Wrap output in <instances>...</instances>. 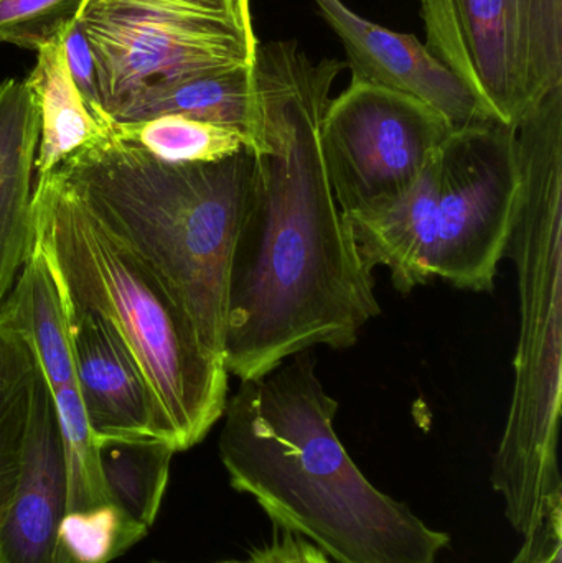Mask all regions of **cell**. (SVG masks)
<instances>
[{"instance_id": "cell-1", "label": "cell", "mask_w": 562, "mask_h": 563, "mask_svg": "<svg viewBox=\"0 0 562 563\" xmlns=\"http://www.w3.org/2000/svg\"><path fill=\"white\" fill-rule=\"evenodd\" d=\"M345 63L297 40L257 48L253 174L228 277L223 361L240 380L316 346L352 347L382 313L333 197L320 125Z\"/></svg>"}, {"instance_id": "cell-2", "label": "cell", "mask_w": 562, "mask_h": 563, "mask_svg": "<svg viewBox=\"0 0 562 563\" xmlns=\"http://www.w3.org/2000/svg\"><path fill=\"white\" fill-rule=\"evenodd\" d=\"M337 412L310 351L241 380L220 435L230 485L335 562L436 563L451 538L368 482L333 429Z\"/></svg>"}, {"instance_id": "cell-3", "label": "cell", "mask_w": 562, "mask_h": 563, "mask_svg": "<svg viewBox=\"0 0 562 563\" xmlns=\"http://www.w3.org/2000/svg\"><path fill=\"white\" fill-rule=\"evenodd\" d=\"M253 164L250 148L210 164H167L109 128L53 172L161 279L205 350L223 360L228 277Z\"/></svg>"}, {"instance_id": "cell-4", "label": "cell", "mask_w": 562, "mask_h": 563, "mask_svg": "<svg viewBox=\"0 0 562 563\" xmlns=\"http://www.w3.org/2000/svg\"><path fill=\"white\" fill-rule=\"evenodd\" d=\"M517 135L521 195L507 254L517 264L520 338L492 486L511 528L527 538L562 508V88L517 125Z\"/></svg>"}, {"instance_id": "cell-5", "label": "cell", "mask_w": 562, "mask_h": 563, "mask_svg": "<svg viewBox=\"0 0 562 563\" xmlns=\"http://www.w3.org/2000/svg\"><path fill=\"white\" fill-rule=\"evenodd\" d=\"M33 243L63 298L96 314L128 347L167 420L175 452L198 445L223 417L230 374L205 350L168 288L56 172L35 175Z\"/></svg>"}, {"instance_id": "cell-6", "label": "cell", "mask_w": 562, "mask_h": 563, "mask_svg": "<svg viewBox=\"0 0 562 563\" xmlns=\"http://www.w3.org/2000/svg\"><path fill=\"white\" fill-rule=\"evenodd\" d=\"M78 26L109 119L147 89L253 68L261 45L251 0H86Z\"/></svg>"}, {"instance_id": "cell-7", "label": "cell", "mask_w": 562, "mask_h": 563, "mask_svg": "<svg viewBox=\"0 0 562 563\" xmlns=\"http://www.w3.org/2000/svg\"><path fill=\"white\" fill-rule=\"evenodd\" d=\"M426 48L517 128L562 88V0H419Z\"/></svg>"}, {"instance_id": "cell-8", "label": "cell", "mask_w": 562, "mask_h": 563, "mask_svg": "<svg viewBox=\"0 0 562 563\" xmlns=\"http://www.w3.org/2000/svg\"><path fill=\"white\" fill-rule=\"evenodd\" d=\"M521 195L517 128L484 119L454 129L439 152L432 277L491 291L517 221Z\"/></svg>"}, {"instance_id": "cell-9", "label": "cell", "mask_w": 562, "mask_h": 563, "mask_svg": "<svg viewBox=\"0 0 562 563\" xmlns=\"http://www.w3.org/2000/svg\"><path fill=\"white\" fill-rule=\"evenodd\" d=\"M451 122L412 96L352 79L320 125L327 177L343 214L408 188L438 157Z\"/></svg>"}, {"instance_id": "cell-10", "label": "cell", "mask_w": 562, "mask_h": 563, "mask_svg": "<svg viewBox=\"0 0 562 563\" xmlns=\"http://www.w3.org/2000/svg\"><path fill=\"white\" fill-rule=\"evenodd\" d=\"M312 2L342 42L352 79L412 96L444 115L454 129L492 119L415 35L370 22L342 0Z\"/></svg>"}, {"instance_id": "cell-11", "label": "cell", "mask_w": 562, "mask_h": 563, "mask_svg": "<svg viewBox=\"0 0 562 563\" xmlns=\"http://www.w3.org/2000/svg\"><path fill=\"white\" fill-rule=\"evenodd\" d=\"M63 301L76 387L96 442L152 437L174 449L167 420L124 343L96 314Z\"/></svg>"}, {"instance_id": "cell-12", "label": "cell", "mask_w": 562, "mask_h": 563, "mask_svg": "<svg viewBox=\"0 0 562 563\" xmlns=\"http://www.w3.org/2000/svg\"><path fill=\"white\" fill-rule=\"evenodd\" d=\"M66 506L68 479L55 402L36 367L19 476L0 506V563H53Z\"/></svg>"}, {"instance_id": "cell-13", "label": "cell", "mask_w": 562, "mask_h": 563, "mask_svg": "<svg viewBox=\"0 0 562 563\" xmlns=\"http://www.w3.org/2000/svg\"><path fill=\"white\" fill-rule=\"evenodd\" d=\"M439 154L405 190L343 214L363 267H386L403 295L434 279Z\"/></svg>"}, {"instance_id": "cell-14", "label": "cell", "mask_w": 562, "mask_h": 563, "mask_svg": "<svg viewBox=\"0 0 562 563\" xmlns=\"http://www.w3.org/2000/svg\"><path fill=\"white\" fill-rule=\"evenodd\" d=\"M40 111L25 79L0 82V307L33 247Z\"/></svg>"}, {"instance_id": "cell-15", "label": "cell", "mask_w": 562, "mask_h": 563, "mask_svg": "<svg viewBox=\"0 0 562 563\" xmlns=\"http://www.w3.org/2000/svg\"><path fill=\"white\" fill-rule=\"evenodd\" d=\"M0 323L32 351L49 389L76 386L65 301L48 261L35 243L0 307Z\"/></svg>"}, {"instance_id": "cell-16", "label": "cell", "mask_w": 562, "mask_h": 563, "mask_svg": "<svg viewBox=\"0 0 562 563\" xmlns=\"http://www.w3.org/2000/svg\"><path fill=\"white\" fill-rule=\"evenodd\" d=\"M63 38L36 52V65L25 78L40 111L35 175L52 174L111 128V121L92 111L73 81Z\"/></svg>"}, {"instance_id": "cell-17", "label": "cell", "mask_w": 562, "mask_h": 563, "mask_svg": "<svg viewBox=\"0 0 562 563\" xmlns=\"http://www.w3.org/2000/svg\"><path fill=\"white\" fill-rule=\"evenodd\" d=\"M158 115H184L236 129L253 147L256 92L253 68H231L178 79L147 89L112 114V122H139Z\"/></svg>"}, {"instance_id": "cell-18", "label": "cell", "mask_w": 562, "mask_h": 563, "mask_svg": "<svg viewBox=\"0 0 562 563\" xmlns=\"http://www.w3.org/2000/svg\"><path fill=\"white\" fill-rule=\"evenodd\" d=\"M98 462L109 501L151 529L167 488L175 450L152 437L99 440Z\"/></svg>"}, {"instance_id": "cell-19", "label": "cell", "mask_w": 562, "mask_h": 563, "mask_svg": "<svg viewBox=\"0 0 562 563\" xmlns=\"http://www.w3.org/2000/svg\"><path fill=\"white\" fill-rule=\"evenodd\" d=\"M115 137L174 165L210 164L224 161L247 147L236 129L184 115H158L139 122H112Z\"/></svg>"}, {"instance_id": "cell-20", "label": "cell", "mask_w": 562, "mask_h": 563, "mask_svg": "<svg viewBox=\"0 0 562 563\" xmlns=\"http://www.w3.org/2000/svg\"><path fill=\"white\" fill-rule=\"evenodd\" d=\"M36 367L29 346L0 323V506L19 476Z\"/></svg>"}, {"instance_id": "cell-21", "label": "cell", "mask_w": 562, "mask_h": 563, "mask_svg": "<svg viewBox=\"0 0 562 563\" xmlns=\"http://www.w3.org/2000/svg\"><path fill=\"white\" fill-rule=\"evenodd\" d=\"M147 532L112 503L66 512L56 532L53 563H109L141 542Z\"/></svg>"}, {"instance_id": "cell-22", "label": "cell", "mask_w": 562, "mask_h": 563, "mask_svg": "<svg viewBox=\"0 0 562 563\" xmlns=\"http://www.w3.org/2000/svg\"><path fill=\"white\" fill-rule=\"evenodd\" d=\"M86 0H0V43L38 52L75 25Z\"/></svg>"}, {"instance_id": "cell-23", "label": "cell", "mask_w": 562, "mask_h": 563, "mask_svg": "<svg viewBox=\"0 0 562 563\" xmlns=\"http://www.w3.org/2000/svg\"><path fill=\"white\" fill-rule=\"evenodd\" d=\"M66 62H68L69 73H71L73 81L78 86L79 92L86 99L92 111L101 115L102 119H109L106 114L104 106H102L101 88H99L98 68H96L95 56L91 48L82 35L81 29L78 26V20L75 25L68 30L65 38Z\"/></svg>"}, {"instance_id": "cell-24", "label": "cell", "mask_w": 562, "mask_h": 563, "mask_svg": "<svg viewBox=\"0 0 562 563\" xmlns=\"http://www.w3.org/2000/svg\"><path fill=\"white\" fill-rule=\"evenodd\" d=\"M517 563H562V508L551 512L537 531L525 538Z\"/></svg>"}, {"instance_id": "cell-25", "label": "cell", "mask_w": 562, "mask_h": 563, "mask_svg": "<svg viewBox=\"0 0 562 563\" xmlns=\"http://www.w3.org/2000/svg\"><path fill=\"white\" fill-rule=\"evenodd\" d=\"M247 563H332L329 555L307 539L284 531L283 538L251 554Z\"/></svg>"}, {"instance_id": "cell-26", "label": "cell", "mask_w": 562, "mask_h": 563, "mask_svg": "<svg viewBox=\"0 0 562 563\" xmlns=\"http://www.w3.org/2000/svg\"><path fill=\"white\" fill-rule=\"evenodd\" d=\"M152 563H164V562H152ZM217 563H247V562H241V561H224V562H217Z\"/></svg>"}, {"instance_id": "cell-27", "label": "cell", "mask_w": 562, "mask_h": 563, "mask_svg": "<svg viewBox=\"0 0 562 563\" xmlns=\"http://www.w3.org/2000/svg\"><path fill=\"white\" fill-rule=\"evenodd\" d=\"M511 563H517V562H515V559H514V562H511Z\"/></svg>"}]
</instances>
